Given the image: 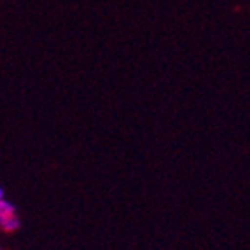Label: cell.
<instances>
[{"label": "cell", "instance_id": "cell-1", "mask_svg": "<svg viewBox=\"0 0 250 250\" xmlns=\"http://www.w3.org/2000/svg\"><path fill=\"white\" fill-rule=\"evenodd\" d=\"M20 217L16 213H11V215H2L0 217V228L5 231V233H13V231L20 229Z\"/></svg>", "mask_w": 250, "mask_h": 250}]
</instances>
